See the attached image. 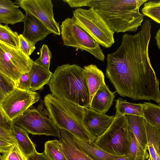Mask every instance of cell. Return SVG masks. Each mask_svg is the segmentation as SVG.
I'll return each mask as SVG.
<instances>
[{
    "instance_id": "obj_19",
    "label": "cell",
    "mask_w": 160,
    "mask_h": 160,
    "mask_svg": "<svg viewBox=\"0 0 160 160\" xmlns=\"http://www.w3.org/2000/svg\"><path fill=\"white\" fill-rule=\"evenodd\" d=\"M28 73L31 81L30 90L35 91L42 90L48 84L53 73L33 61Z\"/></svg>"
},
{
    "instance_id": "obj_25",
    "label": "cell",
    "mask_w": 160,
    "mask_h": 160,
    "mask_svg": "<svg viewBox=\"0 0 160 160\" xmlns=\"http://www.w3.org/2000/svg\"><path fill=\"white\" fill-rule=\"evenodd\" d=\"M43 152L50 160H67L61 142L57 139L46 142Z\"/></svg>"
},
{
    "instance_id": "obj_17",
    "label": "cell",
    "mask_w": 160,
    "mask_h": 160,
    "mask_svg": "<svg viewBox=\"0 0 160 160\" xmlns=\"http://www.w3.org/2000/svg\"><path fill=\"white\" fill-rule=\"evenodd\" d=\"M15 2L9 0H0V24L13 25L23 21L25 16Z\"/></svg>"
},
{
    "instance_id": "obj_16",
    "label": "cell",
    "mask_w": 160,
    "mask_h": 160,
    "mask_svg": "<svg viewBox=\"0 0 160 160\" xmlns=\"http://www.w3.org/2000/svg\"><path fill=\"white\" fill-rule=\"evenodd\" d=\"M115 92L110 91L105 83L102 85L93 96L89 108L105 114L113 104Z\"/></svg>"
},
{
    "instance_id": "obj_36",
    "label": "cell",
    "mask_w": 160,
    "mask_h": 160,
    "mask_svg": "<svg viewBox=\"0 0 160 160\" xmlns=\"http://www.w3.org/2000/svg\"><path fill=\"white\" fill-rule=\"evenodd\" d=\"M89 0H64V2L67 3L72 8H79L84 6H87Z\"/></svg>"
},
{
    "instance_id": "obj_22",
    "label": "cell",
    "mask_w": 160,
    "mask_h": 160,
    "mask_svg": "<svg viewBox=\"0 0 160 160\" xmlns=\"http://www.w3.org/2000/svg\"><path fill=\"white\" fill-rule=\"evenodd\" d=\"M11 133L26 156L31 155L36 151L35 144L31 141L27 132L24 129L14 124Z\"/></svg>"
},
{
    "instance_id": "obj_35",
    "label": "cell",
    "mask_w": 160,
    "mask_h": 160,
    "mask_svg": "<svg viewBox=\"0 0 160 160\" xmlns=\"http://www.w3.org/2000/svg\"><path fill=\"white\" fill-rule=\"evenodd\" d=\"M14 143L9 142L0 135V152L5 158L12 149Z\"/></svg>"
},
{
    "instance_id": "obj_14",
    "label": "cell",
    "mask_w": 160,
    "mask_h": 160,
    "mask_svg": "<svg viewBox=\"0 0 160 160\" xmlns=\"http://www.w3.org/2000/svg\"><path fill=\"white\" fill-rule=\"evenodd\" d=\"M71 135L77 147L92 160H112L118 156L107 152L94 142L80 139L71 133Z\"/></svg>"
},
{
    "instance_id": "obj_40",
    "label": "cell",
    "mask_w": 160,
    "mask_h": 160,
    "mask_svg": "<svg viewBox=\"0 0 160 160\" xmlns=\"http://www.w3.org/2000/svg\"><path fill=\"white\" fill-rule=\"evenodd\" d=\"M155 38L156 40V44L159 49H160V29L156 32Z\"/></svg>"
},
{
    "instance_id": "obj_41",
    "label": "cell",
    "mask_w": 160,
    "mask_h": 160,
    "mask_svg": "<svg viewBox=\"0 0 160 160\" xmlns=\"http://www.w3.org/2000/svg\"><path fill=\"white\" fill-rule=\"evenodd\" d=\"M0 160H5V158L3 157L0 154Z\"/></svg>"
},
{
    "instance_id": "obj_33",
    "label": "cell",
    "mask_w": 160,
    "mask_h": 160,
    "mask_svg": "<svg viewBox=\"0 0 160 160\" xmlns=\"http://www.w3.org/2000/svg\"><path fill=\"white\" fill-rule=\"evenodd\" d=\"M15 87L23 90H30L31 81L28 72L23 73L15 84Z\"/></svg>"
},
{
    "instance_id": "obj_30",
    "label": "cell",
    "mask_w": 160,
    "mask_h": 160,
    "mask_svg": "<svg viewBox=\"0 0 160 160\" xmlns=\"http://www.w3.org/2000/svg\"><path fill=\"white\" fill-rule=\"evenodd\" d=\"M40 57L34 62L46 69L49 70L50 62L52 58L51 51L47 45L43 44L40 49Z\"/></svg>"
},
{
    "instance_id": "obj_1",
    "label": "cell",
    "mask_w": 160,
    "mask_h": 160,
    "mask_svg": "<svg viewBox=\"0 0 160 160\" xmlns=\"http://www.w3.org/2000/svg\"><path fill=\"white\" fill-rule=\"evenodd\" d=\"M151 28L146 19L137 33L123 35L117 50L107 55L105 75L121 96L159 104V81L149 55Z\"/></svg>"
},
{
    "instance_id": "obj_27",
    "label": "cell",
    "mask_w": 160,
    "mask_h": 160,
    "mask_svg": "<svg viewBox=\"0 0 160 160\" xmlns=\"http://www.w3.org/2000/svg\"><path fill=\"white\" fill-rule=\"evenodd\" d=\"M19 34L13 31L7 25L0 24V41L19 49Z\"/></svg>"
},
{
    "instance_id": "obj_37",
    "label": "cell",
    "mask_w": 160,
    "mask_h": 160,
    "mask_svg": "<svg viewBox=\"0 0 160 160\" xmlns=\"http://www.w3.org/2000/svg\"><path fill=\"white\" fill-rule=\"evenodd\" d=\"M27 160H50L44 152L39 153L36 151L27 156Z\"/></svg>"
},
{
    "instance_id": "obj_10",
    "label": "cell",
    "mask_w": 160,
    "mask_h": 160,
    "mask_svg": "<svg viewBox=\"0 0 160 160\" xmlns=\"http://www.w3.org/2000/svg\"><path fill=\"white\" fill-rule=\"evenodd\" d=\"M40 99L38 93L15 88L1 102L0 107L12 121L22 114Z\"/></svg>"
},
{
    "instance_id": "obj_18",
    "label": "cell",
    "mask_w": 160,
    "mask_h": 160,
    "mask_svg": "<svg viewBox=\"0 0 160 160\" xmlns=\"http://www.w3.org/2000/svg\"><path fill=\"white\" fill-rule=\"evenodd\" d=\"M59 129L61 135L59 141L67 160H92L77 147L71 133L63 129Z\"/></svg>"
},
{
    "instance_id": "obj_28",
    "label": "cell",
    "mask_w": 160,
    "mask_h": 160,
    "mask_svg": "<svg viewBox=\"0 0 160 160\" xmlns=\"http://www.w3.org/2000/svg\"><path fill=\"white\" fill-rule=\"evenodd\" d=\"M144 3L141 12L142 14L160 23V1H147Z\"/></svg>"
},
{
    "instance_id": "obj_29",
    "label": "cell",
    "mask_w": 160,
    "mask_h": 160,
    "mask_svg": "<svg viewBox=\"0 0 160 160\" xmlns=\"http://www.w3.org/2000/svg\"><path fill=\"white\" fill-rule=\"evenodd\" d=\"M15 88L14 82L0 72V103Z\"/></svg>"
},
{
    "instance_id": "obj_20",
    "label": "cell",
    "mask_w": 160,
    "mask_h": 160,
    "mask_svg": "<svg viewBox=\"0 0 160 160\" xmlns=\"http://www.w3.org/2000/svg\"><path fill=\"white\" fill-rule=\"evenodd\" d=\"M148 150L151 160H160V128L153 126L144 119Z\"/></svg>"
},
{
    "instance_id": "obj_38",
    "label": "cell",
    "mask_w": 160,
    "mask_h": 160,
    "mask_svg": "<svg viewBox=\"0 0 160 160\" xmlns=\"http://www.w3.org/2000/svg\"><path fill=\"white\" fill-rule=\"evenodd\" d=\"M0 135L12 143L16 142L11 132L0 127Z\"/></svg>"
},
{
    "instance_id": "obj_5",
    "label": "cell",
    "mask_w": 160,
    "mask_h": 160,
    "mask_svg": "<svg viewBox=\"0 0 160 160\" xmlns=\"http://www.w3.org/2000/svg\"><path fill=\"white\" fill-rule=\"evenodd\" d=\"M130 142L129 127L123 115L115 116L109 128L94 142L110 154L122 156L128 154Z\"/></svg>"
},
{
    "instance_id": "obj_4",
    "label": "cell",
    "mask_w": 160,
    "mask_h": 160,
    "mask_svg": "<svg viewBox=\"0 0 160 160\" xmlns=\"http://www.w3.org/2000/svg\"><path fill=\"white\" fill-rule=\"evenodd\" d=\"M44 103L49 116L58 129L65 130L77 138L94 142L83 123L84 108L56 98L51 94L45 96Z\"/></svg>"
},
{
    "instance_id": "obj_11",
    "label": "cell",
    "mask_w": 160,
    "mask_h": 160,
    "mask_svg": "<svg viewBox=\"0 0 160 160\" xmlns=\"http://www.w3.org/2000/svg\"><path fill=\"white\" fill-rule=\"evenodd\" d=\"M15 3L25 11L33 14L51 32L60 35L59 23L55 20L51 0H18Z\"/></svg>"
},
{
    "instance_id": "obj_13",
    "label": "cell",
    "mask_w": 160,
    "mask_h": 160,
    "mask_svg": "<svg viewBox=\"0 0 160 160\" xmlns=\"http://www.w3.org/2000/svg\"><path fill=\"white\" fill-rule=\"evenodd\" d=\"M22 35L27 40L36 44L52 33L47 28L32 14L26 12Z\"/></svg>"
},
{
    "instance_id": "obj_21",
    "label": "cell",
    "mask_w": 160,
    "mask_h": 160,
    "mask_svg": "<svg viewBox=\"0 0 160 160\" xmlns=\"http://www.w3.org/2000/svg\"><path fill=\"white\" fill-rule=\"evenodd\" d=\"M128 124L139 143L146 151L148 145L144 118L142 117L124 115Z\"/></svg>"
},
{
    "instance_id": "obj_42",
    "label": "cell",
    "mask_w": 160,
    "mask_h": 160,
    "mask_svg": "<svg viewBox=\"0 0 160 160\" xmlns=\"http://www.w3.org/2000/svg\"><path fill=\"white\" fill-rule=\"evenodd\" d=\"M148 160H151V158L149 156Z\"/></svg>"
},
{
    "instance_id": "obj_3",
    "label": "cell",
    "mask_w": 160,
    "mask_h": 160,
    "mask_svg": "<svg viewBox=\"0 0 160 160\" xmlns=\"http://www.w3.org/2000/svg\"><path fill=\"white\" fill-rule=\"evenodd\" d=\"M83 68L75 64L58 66L48 84L55 98L83 108H89V93Z\"/></svg>"
},
{
    "instance_id": "obj_26",
    "label": "cell",
    "mask_w": 160,
    "mask_h": 160,
    "mask_svg": "<svg viewBox=\"0 0 160 160\" xmlns=\"http://www.w3.org/2000/svg\"><path fill=\"white\" fill-rule=\"evenodd\" d=\"M129 129L130 142L128 154L134 157L135 160H147L149 157L147 151L142 147L130 127Z\"/></svg>"
},
{
    "instance_id": "obj_12",
    "label": "cell",
    "mask_w": 160,
    "mask_h": 160,
    "mask_svg": "<svg viewBox=\"0 0 160 160\" xmlns=\"http://www.w3.org/2000/svg\"><path fill=\"white\" fill-rule=\"evenodd\" d=\"M83 123L88 131L98 137L102 135L110 127L114 117L98 112L89 108H84Z\"/></svg>"
},
{
    "instance_id": "obj_34",
    "label": "cell",
    "mask_w": 160,
    "mask_h": 160,
    "mask_svg": "<svg viewBox=\"0 0 160 160\" xmlns=\"http://www.w3.org/2000/svg\"><path fill=\"white\" fill-rule=\"evenodd\" d=\"M14 123L6 115L0 107V127L11 132Z\"/></svg>"
},
{
    "instance_id": "obj_32",
    "label": "cell",
    "mask_w": 160,
    "mask_h": 160,
    "mask_svg": "<svg viewBox=\"0 0 160 160\" xmlns=\"http://www.w3.org/2000/svg\"><path fill=\"white\" fill-rule=\"evenodd\" d=\"M5 159V160H27V156L22 151L17 143L15 142Z\"/></svg>"
},
{
    "instance_id": "obj_7",
    "label": "cell",
    "mask_w": 160,
    "mask_h": 160,
    "mask_svg": "<svg viewBox=\"0 0 160 160\" xmlns=\"http://www.w3.org/2000/svg\"><path fill=\"white\" fill-rule=\"evenodd\" d=\"M60 28L64 45L87 51L96 58L104 61L105 56L99 44L72 18L66 19L62 22Z\"/></svg>"
},
{
    "instance_id": "obj_39",
    "label": "cell",
    "mask_w": 160,
    "mask_h": 160,
    "mask_svg": "<svg viewBox=\"0 0 160 160\" xmlns=\"http://www.w3.org/2000/svg\"><path fill=\"white\" fill-rule=\"evenodd\" d=\"M112 160H135V158L128 154L126 155L118 156L116 158Z\"/></svg>"
},
{
    "instance_id": "obj_31",
    "label": "cell",
    "mask_w": 160,
    "mask_h": 160,
    "mask_svg": "<svg viewBox=\"0 0 160 160\" xmlns=\"http://www.w3.org/2000/svg\"><path fill=\"white\" fill-rule=\"evenodd\" d=\"M19 49L28 57L36 49L35 44L27 40L22 34L18 36Z\"/></svg>"
},
{
    "instance_id": "obj_15",
    "label": "cell",
    "mask_w": 160,
    "mask_h": 160,
    "mask_svg": "<svg viewBox=\"0 0 160 160\" xmlns=\"http://www.w3.org/2000/svg\"><path fill=\"white\" fill-rule=\"evenodd\" d=\"M82 73L88 89L89 107L93 96L100 86L105 83L104 76L102 72L96 65L93 64L84 66Z\"/></svg>"
},
{
    "instance_id": "obj_2",
    "label": "cell",
    "mask_w": 160,
    "mask_h": 160,
    "mask_svg": "<svg viewBox=\"0 0 160 160\" xmlns=\"http://www.w3.org/2000/svg\"><path fill=\"white\" fill-rule=\"evenodd\" d=\"M148 0H89L87 6L93 8L114 32H136L144 15L141 6Z\"/></svg>"
},
{
    "instance_id": "obj_6",
    "label": "cell",
    "mask_w": 160,
    "mask_h": 160,
    "mask_svg": "<svg viewBox=\"0 0 160 160\" xmlns=\"http://www.w3.org/2000/svg\"><path fill=\"white\" fill-rule=\"evenodd\" d=\"M73 14L72 18L99 45L108 48L114 43V32L93 8H78Z\"/></svg>"
},
{
    "instance_id": "obj_23",
    "label": "cell",
    "mask_w": 160,
    "mask_h": 160,
    "mask_svg": "<svg viewBox=\"0 0 160 160\" xmlns=\"http://www.w3.org/2000/svg\"><path fill=\"white\" fill-rule=\"evenodd\" d=\"M115 101L116 113L115 116L126 114L143 117L142 103H130L120 98L115 100Z\"/></svg>"
},
{
    "instance_id": "obj_9",
    "label": "cell",
    "mask_w": 160,
    "mask_h": 160,
    "mask_svg": "<svg viewBox=\"0 0 160 160\" xmlns=\"http://www.w3.org/2000/svg\"><path fill=\"white\" fill-rule=\"evenodd\" d=\"M33 62L19 49L0 41V72L15 84L23 73L30 71Z\"/></svg>"
},
{
    "instance_id": "obj_8",
    "label": "cell",
    "mask_w": 160,
    "mask_h": 160,
    "mask_svg": "<svg viewBox=\"0 0 160 160\" xmlns=\"http://www.w3.org/2000/svg\"><path fill=\"white\" fill-rule=\"evenodd\" d=\"M41 105L37 109L29 108L13 121L18 125L33 135H45L61 137L59 129L56 126L47 110Z\"/></svg>"
},
{
    "instance_id": "obj_24",
    "label": "cell",
    "mask_w": 160,
    "mask_h": 160,
    "mask_svg": "<svg viewBox=\"0 0 160 160\" xmlns=\"http://www.w3.org/2000/svg\"><path fill=\"white\" fill-rule=\"evenodd\" d=\"M142 112L144 119L150 125L160 128V106L151 103H142Z\"/></svg>"
}]
</instances>
